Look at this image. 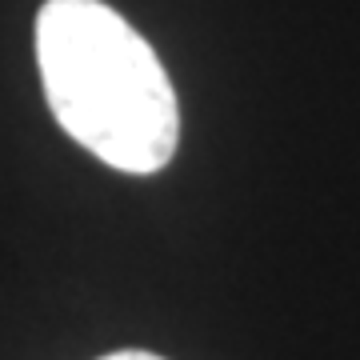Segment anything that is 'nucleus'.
<instances>
[{
	"mask_svg": "<svg viewBox=\"0 0 360 360\" xmlns=\"http://www.w3.org/2000/svg\"><path fill=\"white\" fill-rule=\"evenodd\" d=\"M37 60L52 116L92 156L132 176L172 160L176 92L120 13L101 0H49L37 16Z\"/></svg>",
	"mask_w": 360,
	"mask_h": 360,
	"instance_id": "nucleus-1",
	"label": "nucleus"
},
{
	"mask_svg": "<svg viewBox=\"0 0 360 360\" xmlns=\"http://www.w3.org/2000/svg\"><path fill=\"white\" fill-rule=\"evenodd\" d=\"M101 360H165V356H153L144 348H124V352H112V356H101Z\"/></svg>",
	"mask_w": 360,
	"mask_h": 360,
	"instance_id": "nucleus-2",
	"label": "nucleus"
}]
</instances>
